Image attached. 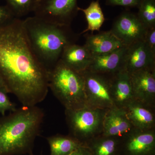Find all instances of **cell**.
Segmentation results:
<instances>
[{
	"mask_svg": "<svg viewBox=\"0 0 155 155\" xmlns=\"http://www.w3.org/2000/svg\"><path fill=\"white\" fill-rule=\"evenodd\" d=\"M49 71L34 52L23 24L14 18L0 23V75L22 106H37L48 92Z\"/></svg>",
	"mask_w": 155,
	"mask_h": 155,
	"instance_id": "cell-1",
	"label": "cell"
},
{
	"mask_svg": "<svg viewBox=\"0 0 155 155\" xmlns=\"http://www.w3.org/2000/svg\"><path fill=\"white\" fill-rule=\"evenodd\" d=\"M44 117L37 106H22L1 117L0 155L31 154Z\"/></svg>",
	"mask_w": 155,
	"mask_h": 155,
	"instance_id": "cell-2",
	"label": "cell"
},
{
	"mask_svg": "<svg viewBox=\"0 0 155 155\" xmlns=\"http://www.w3.org/2000/svg\"><path fill=\"white\" fill-rule=\"evenodd\" d=\"M23 24L34 52L48 71L60 60L64 48L74 43L69 26L45 22L35 16L23 20Z\"/></svg>",
	"mask_w": 155,
	"mask_h": 155,
	"instance_id": "cell-3",
	"label": "cell"
},
{
	"mask_svg": "<svg viewBox=\"0 0 155 155\" xmlns=\"http://www.w3.org/2000/svg\"><path fill=\"white\" fill-rule=\"evenodd\" d=\"M48 87L65 110H77L85 107L82 73L67 67L61 60L49 71Z\"/></svg>",
	"mask_w": 155,
	"mask_h": 155,
	"instance_id": "cell-4",
	"label": "cell"
},
{
	"mask_svg": "<svg viewBox=\"0 0 155 155\" xmlns=\"http://www.w3.org/2000/svg\"><path fill=\"white\" fill-rule=\"evenodd\" d=\"M107 110L87 106L77 110H65L69 135L84 145L91 139L102 134Z\"/></svg>",
	"mask_w": 155,
	"mask_h": 155,
	"instance_id": "cell-5",
	"label": "cell"
},
{
	"mask_svg": "<svg viewBox=\"0 0 155 155\" xmlns=\"http://www.w3.org/2000/svg\"><path fill=\"white\" fill-rule=\"evenodd\" d=\"M81 73L84 82L85 106L104 110L114 107L110 75L93 73L88 70Z\"/></svg>",
	"mask_w": 155,
	"mask_h": 155,
	"instance_id": "cell-6",
	"label": "cell"
},
{
	"mask_svg": "<svg viewBox=\"0 0 155 155\" xmlns=\"http://www.w3.org/2000/svg\"><path fill=\"white\" fill-rule=\"evenodd\" d=\"M77 0H40L35 17L53 24L69 26L77 14Z\"/></svg>",
	"mask_w": 155,
	"mask_h": 155,
	"instance_id": "cell-7",
	"label": "cell"
},
{
	"mask_svg": "<svg viewBox=\"0 0 155 155\" xmlns=\"http://www.w3.org/2000/svg\"><path fill=\"white\" fill-rule=\"evenodd\" d=\"M118 155H155V129L134 128L122 137Z\"/></svg>",
	"mask_w": 155,
	"mask_h": 155,
	"instance_id": "cell-8",
	"label": "cell"
},
{
	"mask_svg": "<svg viewBox=\"0 0 155 155\" xmlns=\"http://www.w3.org/2000/svg\"><path fill=\"white\" fill-rule=\"evenodd\" d=\"M148 29L137 15L125 12L116 18L110 31L125 46H128L144 40Z\"/></svg>",
	"mask_w": 155,
	"mask_h": 155,
	"instance_id": "cell-9",
	"label": "cell"
},
{
	"mask_svg": "<svg viewBox=\"0 0 155 155\" xmlns=\"http://www.w3.org/2000/svg\"><path fill=\"white\" fill-rule=\"evenodd\" d=\"M134 100L155 107V69H142L130 74Z\"/></svg>",
	"mask_w": 155,
	"mask_h": 155,
	"instance_id": "cell-10",
	"label": "cell"
},
{
	"mask_svg": "<svg viewBox=\"0 0 155 155\" xmlns=\"http://www.w3.org/2000/svg\"><path fill=\"white\" fill-rule=\"evenodd\" d=\"M142 69H155V54L144 40L127 46L124 62V70L129 74Z\"/></svg>",
	"mask_w": 155,
	"mask_h": 155,
	"instance_id": "cell-11",
	"label": "cell"
},
{
	"mask_svg": "<svg viewBox=\"0 0 155 155\" xmlns=\"http://www.w3.org/2000/svg\"><path fill=\"white\" fill-rule=\"evenodd\" d=\"M127 46L111 52L92 56L91 63L87 70L93 73L111 75L124 70Z\"/></svg>",
	"mask_w": 155,
	"mask_h": 155,
	"instance_id": "cell-12",
	"label": "cell"
},
{
	"mask_svg": "<svg viewBox=\"0 0 155 155\" xmlns=\"http://www.w3.org/2000/svg\"><path fill=\"white\" fill-rule=\"evenodd\" d=\"M134 128L124 108L114 106L107 110L104 118L103 135L122 137Z\"/></svg>",
	"mask_w": 155,
	"mask_h": 155,
	"instance_id": "cell-13",
	"label": "cell"
},
{
	"mask_svg": "<svg viewBox=\"0 0 155 155\" xmlns=\"http://www.w3.org/2000/svg\"><path fill=\"white\" fill-rule=\"evenodd\" d=\"M125 110L134 128L143 130L155 129V107L134 100Z\"/></svg>",
	"mask_w": 155,
	"mask_h": 155,
	"instance_id": "cell-14",
	"label": "cell"
},
{
	"mask_svg": "<svg viewBox=\"0 0 155 155\" xmlns=\"http://www.w3.org/2000/svg\"><path fill=\"white\" fill-rule=\"evenodd\" d=\"M110 76L111 94L114 105L125 109L134 100L130 74L123 70Z\"/></svg>",
	"mask_w": 155,
	"mask_h": 155,
	"instance_id": "cell-15",
	"label": "cell"
},
{
	"mask_svg": "<svg viewBox=\"0 0 155 155\" xmlns=\"http://www.w3.org/2000/svg\"><path fill=\"white\" fill-rule=\"evenodd\" d=\"M92 55L85 46L71 44L64 48L60 60L71 69L78 72L88 69Z\"/></svg>",
	"mask_w": 155,
	"mask_h": 155,
	"instance_id": "cell-16",
	"label": "cell"
},
{
	"mask_svg": "<svg viewBox=\"0 0 155 155\" xmlns=\"http://www.w3.org/2000/svg\"><path fill=\"white\" fill-rule=\"evenodd\" d=\"M84 45L92 56L111 52L126 46L110 30L88 36Z\"/></svg>",
	"mask_w": 155,
	"mask_h": 155,
	"instance_id": "cell-17",
	"label": "cell"
},
{
	"mask_svg": "<svg viewBox=\"0 0 155 155\" xmlns=\"http://www.w3.org/2000/svg\"><path fill=\"white\" fill-rule=\"evenodd\" d=\"M121 138L102 134L91 139L84 145L92 155H118Z\"/></svg>",
	"mask_w": 155,
	"mask_h": 155,
	"instance_id": "cell-18",
	"label": "cell"
},
{
	"mask_svg": "<svg viewBox=\"0 0 155 155\" xmlns=\"http://www.w3.org/2000/svg\"><path fill=\"white\" fill-rule=\"evenodd\" d=\"M50 155H69L83 144L71 135L57 134L46 138Z\"/></svg>",
	"mask_w": 155,
	"mask_h": 155,
	"instance_id": "cell-19",
	"label": "cell"
},
{
	"mask_svg": "<svg viewBox=\"0 0 155 155\" xmlns=\"http://www.w3.org/2000/svg\"><path fill=\"white\" fill-rule=\"evenodd\" d=\"M78 11H82L85 15L87 22V27L81 34L91 31H99L105 21L102 10L100 6L99 0L93 1L85 9L78 8Z\"/></svg>",
	"mask_w": 155,
	"mask_h": 155,
	"instance_id": "cell-20",
	"label": "cell"
},
{
	"mask_svg": "<svg viewBox=\"0 0 155 155\" xmlns=\"http://www.w3.org/2000/svg\"><path fill=\"white\" fill-rule=\"evenodd\" d=\"M137 17L147 28L155 27V0H140Z\"/></svg>",
	"mask_w": 155,
	"mask_h": 155,
	"instance_id": "cell-21",
	"label": "cell"
},
{
	"mask_svg": "<svg viewBox=\"0 0 155 155\" xmlns=\"http://www.w3.org/2000/svg\"><path fill=\"white\" fill-rule=\"evenodd\" d=\"M7 5L16 18H20L35 11L40 0H6Z\"/></svg>",
	"mask_w": 155,
	"mask_h": 155,
	"instance_id": "cell-22",
	"label": "cell"
},
{
	"mask_svg": "<svg viewBox=\"0 0 155 155\" xmlns=\"http://www.w3.org/2000/svg\"><path fill=\"white\" fill-rule=\"evenodd\" d=\"M8 94L5 90L0 89V114L2 116L5 115L8 111L13 112L17 109L16 105L11 101Z\"/></svg>",
	"mask_w": 155,
	"mask_h": 155,
	"instance_id": "cell-23",
	"label": "cell"
},
{
	"mask_svg": "<svg viewBox=\"0 0 155 155\" xmlns=\"http://www.w3.org/2000/svg\"><path fill=\"white\" fill-rule=\"evenodd\" d=\"M140 2V0H106L107 5L128 8L137 7Z\"/></svg>",
	"mask_w": 155,
	"mask_h": 155,
	"instance_id": "cell-24",
	"label": "cell"
},
{
	"mask_svg": "<svg viewBox=\"0 0 155 155\" xmlns=\"http://www.w3.org/2000/svg\"><path fill=\"white\" fill-rule=\"evenodd\" d=\"M144 41L150 51L155 54V27L148 29Z\"/></svg>",
	"mask_w": 155,
	"mask_h": 155,
	"instance_id": "cell-25",
	"label": "cell"
},
{
	"mask_svg": "<svg viewBox=\"0 0 155 155\" xmlns=\"http://www.w3.org/2000/svg\"><path fill=\"white\" fill-rule=\"evenodd\" d=\"M14 14L7 5H0V23L14 18Z\"/></svg>",
	"mask_w": 155,
	"mask_h": 155,
	"instance_id": "cell-26",
	"label": "cell"
},
{
	"mask_svg": "<svg viewBox=\"0 0 155 155\" xmlns=\"http://www.w3.org/2000/svg\"><path fill=\"white\" fill-rule=\"evenodd\" d=\"M69 155H92L91 153L90 152L86 147L84 145L78 147L77 149L75 150L74 152L71 153Z\"/></svg>",
	"mask_w": 155,
	"mask_h": 155,
	"instance_id": "cell-27",
	"label": "cell"
},
{
	"mask_svg": "<svg viewBox=\"0 0 155 155\" xmlns=\"http://www.w3.org/2000/svg\"><path fill=\"white\" fill-rule=\"evenodd\" d=\"M0 89L5 90L9 93L8 90V88H7V87L6 86L5 84V82L3 81L2 78L1 77V75H0Z\"/></svg>",
	"mask_w": 155,
	"mask_h": 155,
	"instance_id": "cell-28",
	"label": "cell"
}]
</instances>
